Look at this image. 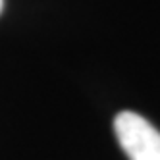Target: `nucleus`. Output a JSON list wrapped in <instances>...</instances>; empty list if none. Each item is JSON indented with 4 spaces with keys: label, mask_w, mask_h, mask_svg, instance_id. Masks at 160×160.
Instances as JSON below:
<instances>
[{
    "label": "nucleus",
    "mask_w": 160,
    "mask_h": 160,
    "mask_svg": "<svg viewBox=\"0 0 160 160\" xmlns=\"http://www.w3.org/2000/svg\"><path fill=\"white\" fill-rule=\"evenodd\" d=\"M114 133L129 160H160V131L141 114L120 112L114 118Z\"/></svg>",
    "instance_id": "f257e3e1"
},
{
    "label": "nucleus",
    "mask_w": 160,
    "mask_h": 160,
    "mask_svg": "<svg viewBox=\"0 0 160 160\" xmlns=\"http://www.w3.org/2000/svg\"><path fill=\"white\" fill-rule=\"evenodd\" d=\"M2 8H4V0H0V14H2Z\"/></svg>",
    "instance_id": "f03ea898"
}]
</instances>
